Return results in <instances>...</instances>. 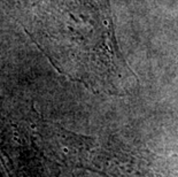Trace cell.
Wrapping results in <instances>:
<instances>
[{"instance_id":"6da1fadb","label":"cell","mask_w":178,"mask_h":177,"mask_svg":"<svg viewBox=\"0 0 178 177\" xmlns=\"http://www.w3.org/2000/svg\"><path fill=\"white\" fill-rule=\"evenodd\" d=\"M38 7L41 37L52 44L44 52L55 67L70 56L101 83L134 76L116 41L109 0H41Z\"/></svg>"}]
</instances>
